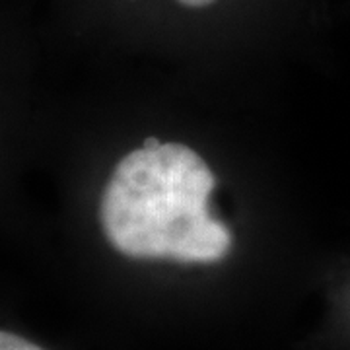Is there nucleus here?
Wrapping results in <instances>:
<instances>
[{"label":"nucleus","instance_id":"f257e3e1","mask_svg":"<svg viewBox=\"0 0 350 350\" xmlns=\"http://www.w3.org/2000/svg\"><path fill=\"white\" fill-rule=\"evenodd\" d=\"M214 185L211 167L185 144L133 150L103 189V234L131 259L220 261L232 247V234L208 214Z\"/></svg>","mask_w":350,"mask_h":350},{"label":"nucleus","instance_id":"f03ea898","mask_svg":"<svg viewBox=\"0 0 350 350\" xmlns=\"http://www.w3.org/2000/svg\"><path fill=\"white\" fill-rule=\"evenodd\" d=\"M0 350H43L27 338L14 335L8 331H0Z\"/></svg>","mask_w":350,"mask_h":350}]
</instances>
